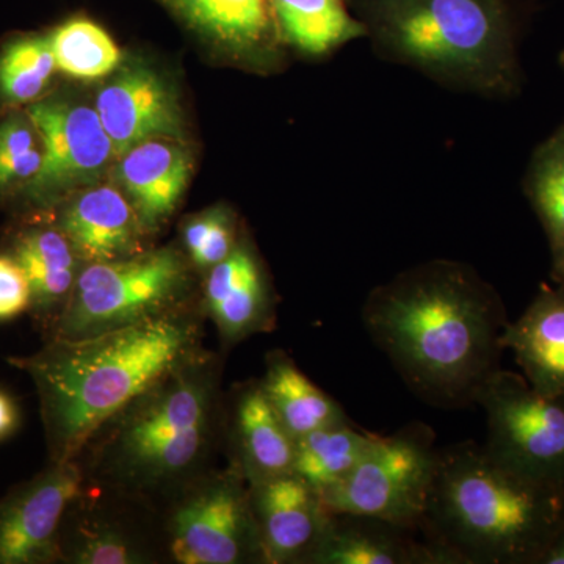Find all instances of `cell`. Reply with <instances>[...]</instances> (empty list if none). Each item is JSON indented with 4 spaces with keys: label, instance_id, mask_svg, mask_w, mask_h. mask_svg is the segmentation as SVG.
Listing matches in <instances>:
<instances>
[{
    "label": "cell",
    "instance_id": "cell-21",
    "mask_svg": "<svg viewBox=\"0 0 564 564\" xmlns=\"http://www.w3.org/2000/svg\"><path fill=\"white\" fill-rule=\"evenodd\" d=\"M281 43L307 57L332 55L351 41L367 39L348 0H270Z\"/></svg>",
    "mask_w": 564,
    "mask_h": 564
},
{
    "label": "cell",
    "instance_id": "cell-4",
    "mask_svg": "<svg viewBox=\"0 0 564 564\" xmlns=\"http://www.w3.org/2000/svg\"><path fill=\"white\" fill-rule=\"evenodd\" d=\"M564 521V485L497 462L466 441L440 448L421 533L454 564H536Z\"/></svg>",
    "mask_w": 564,
    "mask_h": 564
},
{
    "label": "cell",
    "instance_id": "cell-6",
    "mask_svg": "<svg viewBox=\"0 0 564 564\" xmlns=\"http://www.w3.org/2000/svg\"><path fill=\"white\" fill-rule=\"evenodd\" d=\"M185 289L187 269L173 250L90 263L77 276L54 339H82L174 313Z\"/></svg>",
    "mask_w": 564,
    "mask_h": 564
},
{
    "label": "cell",
    "instance_id": "cell-5",
    "mask_svg": "<svg viewBox=\"0 0 564 564\" xmlns=\"http://www.w3.org/2000/svg\"><path fill=\"white\" fill-rule=\"evenodd\" d=\"M215 402V380L199 358L163 378L99 430L107 433L104 473L122 488L173 484L199 462Z\"/></svg>",
    "mask_w": 564,
    "mask_h": 564
},
{
    "label": "cell",
    "instance_id": "cell-33",
    "mask_svg": "<svg viewBox=\"0 0 564 564\" xmlns=\"http://www.w3.org/2000/svg\"><path fill=\"white\" fill-rule=\"evenodd\" d=\"M18 426V410L13 400L0 392V440H6Z\"/></svg>",
    "mask_w": 564,
    "mask_h": 564
},
{
    "label": "cell",
    "instance_id": "cell-22",
    "mask_svg": "<svg viewBox=\"0 0 564 564\" xmlns=\"http://www.w3.org/2000/svg\"><path fill=\"white\" fill-rule=\"evenodd\" d=\"M261 386L278 417L295 441L348 419L343 406L318 389L284 352L269 355Z\"/></svg>",
    "mask_w": 564,
    "mask_h": 564
},
{
    "label": "cell",
    "instance_id": "cell-10",
    "mask_svg": "<svg viewBox=\"0 0 564 564\" xmlns=\"http://www.w3.org/2000/svg\"><path fill=\"white\" fill-rule=\"evenodd\" d=\"M28 117L43 143V165L24 188L39 202L91 185L111 159L115 148L98 111L63 99H44L29 106Z\"/></svg>",
    "mask_w": 564,
    "mask_h": 564
},
{
    "label": "cell",
    "instance_id": "cell-25",
    "mask_svg": "<svg viewBox=\"0 0 564 564\" xmlns=\"http://www.w3.org/2000/svg\"><path fill=\"white\" fill-rule=\"evenodd\" d=\"M373 434L350 419L315 430L295 441L292 473L322 496L355 469Z\"/></svg>",
    "mask_w": 564,
    "mask_h": 564
},
{
    "label": "cell",
    "instance_id": "cell-32",
    "mask_svg": "<svg viewBox=\"0 0 564 564\" xmlns=\"http://www.w3.org/2000/svg\"><path fill=\"white\" fill-rule=\"evenodd\" d=\"M536 564H564V521L552 534Z\"/></svg>",
    "mask_w": 564,
    "mask_h": 564
},
{
    "label": "cell",
    "instance_id": "cell-1",
    "mask_svg": "<svg viewBox=\"0 0 564 564\" xmlns=\"http://www.w3.org/2000/svg\"><path fill=\"white\" fill-rule=\"evenodd\" d=\"M508 315L500 293L474 267L434 259L377 285L362 325L403 383L441 410L477 403L500 369Z\"/></svg>",
    "mask_w": 564,
    "mask_h": 564
},
{
    "label": "cell",
    "instance_id": "cell-28",
    "mask_svg": "<svg viewBox=\"0 0 564 564\" xmlns=\"http://www.w3.org/2000/svg\"><path fill=\"white\" fill-rule=\"evenodd\" d=\"M43 143L28 113L0 122V193L28 187L43 165Z\"/></svg>",
    "mask_w": 564,
    "mask_h": 564
},
{
    "label": "cell",
    "instance_id": "cell-29",
    "mask_svg": "<svg viewBox=\"0 0 564 564\" xmlns=\"http://www.w3.org/2000/svg\"><path fill=\"white\" fill-rule=\"evenodd\" d=\"M76 530L70 556L85 564H129L139 562L137 545L124 533L101 519H82Z\"/></svg>",
    "mask_w": 564,
    "mask_h": 564
},
{
    "label": "cell",
    "instance_id": "cell-12",
    "mask_svg": "<svg viewBox=\"0 0 564 564\" xmlns=\"http://www.w3.org/2000/svg\"><path fill=\"white\" fill-rule=\"evenodd\" d=\"M95 109L117 158L143 141L180 139L184 131L180 104L172 88L147 66L122 69L101 88Z\"/></svg>",
    "mask_w": 564,
    "mask_h": 564
},
{
    "label": "cell",
    "instance_id": "cell-18",
    "mask_svg": "<svg viewBox=\"0 0 564 564\" xmlns=\"http://www.w3.org/2000/svg\"><path fill=\"white\" fill-rule=\"evenodd\" d=\"M214 43L252 65L278 58L281 39L270 0H163Z\"/></svg>",
    "mask_w": 564,
    "mask_h": 564
},
{
    "label": "cell",
    "instance_id": "cell-9",
    "mask_svg": "<svg viewBox=\"0 0 564 564\" xmlns=\"http://www.w3.org/2000/svg\"><path fill=\"white\" fill-rule=\"evenodd\" d=\"M243 474L218 478L182 503L173 519L172 552L182 564L263 560L261 536Z\"/></svg>",
    "mask_w": 564,
    "mask_h": 564
},
{
    "label": "cell",
    "instance_id": "cell-19",
    "mask_svg": "<svg viewBox=\"0 0 564 564\" xmlns=\"http://www.w3.org/2000/svg\"><path fill=\"white\" fill-rule=\"evenodd\" d=\"M191 173V155L173 139L143 141L121 155L118 177L144 231L169 220L187 188Z\"/></svg>",
    "mask_w": 564,
    "mask_h": 564
},
{
    "label": "cell",
    "instance_id": "cell-8",
    "mask_svg": "<svg viewBox=\"0 0 564 564\" xmlns=\"http://www.w3.org/2000/svg\"><path fill=\"white\" fill-rule=\"evenodd\" d=\"M486 413V451L536 480L564 485V397L534 391L521 373L500 367L477 403Z\"/></svg>",
    "mask_w": 564,
    "mask_h": 564
},
{
    "label": "cell",
    "instance_id": "cell-7",
    "mask_svg": "<svg viewBox=\"0 0 564 564\" xmlns=\"http://www.w3.org/2000/svg\"><path fill=\"white\" fill-rule=\"evenodd\" d=\"M437 456L436 434L426 423H408L391 436L373 434L355 469L322 494L323 507L421 530Z\"/></svg>",
    "mask_w": 564,
    "mask_h": 564
},
{
    "label": "cell",
    "instance_id": "cell-3",
    "mask_svg": "<svg viewBox=\"0 0 564 564\" xmlns=\"http://www.w3.org/2000/svg\"><path fill=\"white\" fill-rule=\"evenodd\" d=\"M375 55L454 91L513 99L524 87L516 0H348Z\"/></svg>",
    "mask_w": 564,
    "mask_h": 564
},
{
    "label": "cell",
    "instance_id": "cell-20",
    "mask_svg": "<svg viewBox=\"0 0 564 564\" xmlns=\"http://www.w3.org/2000/svg\"><path fill=\"white\" fill-rule=\"evenodd\" d=\"M239 469L250 486L291 474L295 440L278 417L261 383L245 386L236 404Z\"/></svg>",
    "mask_w": 564,
    "mask_h": 564
},
{
    "label": "cell",
    "instance_id": "cell-27",
    "mask_svg": "<svg viewBox=\"0 0 564 564\" xmlns=\"http://www.w3.org/2000/svg\"><path fill=\"white\" fill-rule=\"evenodd\" d=\"M54 54L47 36H22L0 54V96L11 104L36 101L54 76Z\"/></svg>",
    "mask_w": 564,
    "mask_h": 564
},
{
    "label": "cell",
    "instance_id": "cell-31",
    "mask_svg": "<svg viewBox=\"0 0 564 564\" xmlns=\"http://www.w3.org/2000/svg\"><path fill=\"white\" fill-rule=\"evenodd\" d=\"M31 304V285L24 270L11 256H0V322L18 317Z\"/></svg>",
    "mask_w": 564,
    "mask_h": 564
},
{
    "label": "cell",
    "instance_id": "cell-30",
    "mask_svg": "<svg viewBox=\"0 0 564 564\" xmlns=\"http://www.w3.org/2000/svg\"><path fill=\"white\" fill-rule=\"evenodd\" d=\"M184 240L193 262L203 269L225 261L237 245L231 217L221 209L207 212L188 223Z\"/></svg>",
    "mask_w": 564,
    "mask_h": 564
},
{
    "label": "cell",
    "instance_id": "cell-13",
    "mask_svg": "<svg viewBox=\"0 0 564 564\" xmlns=\"http://www.w3.org/2000/svg\"><path fill=\"white\" fill-rule=\"evenodd\" d=\"M250 491L263 562L306 563L328 521L321 496L293 473L251 486Z\"/></svg>",
    "mask_w": 564,
    "mask_h": 564
},
{
    "label": "cell",
    "instance_id": "cell-24",
    "mask_svg": "<svg viewBox=\"0 0 564 564\" xmlns=\"http://www.w3.org/2000/svg\"><path fill=\"white\" fill-rule=\"evenodd\" d=\"M31 285L32 304L40 311L65 307L77 276V252L68 237L54 228H36L22 234L14 247Z\"/></svg>",
    "mask_w": 564,
    "mask_h": 564
},
{
    "label": "cell",
    "instance_id": "cell-15",
    "mask_svg": "<svg viewBox=\"0 0 564 564\" xmlns=\"http://www.w3.org/2000/svg\"><path fill=\"white\" fill-rule=\"evenodd\" d=\"M207 310L228 343L270 332L276 323V302L263 263L250 243L212 267L206 282Z\"/></svg>",
    "mask_w": 564,
    "mask_h": 564
},
{
    "label": "cell",
    "instance_id": "cell-23",
    "mask_svg": "<svg viewBox=\"0 0 564 564\" xmlns=\"http://www.w3.org/2000/svg\"><path fill=\"white\" fill-rule=\"evenodd\" d=\"M522 188L547 237L551 280L564 285V122L534 148Z\"/></svg>",
    "mask_w": 564,
    "mask_h": 564
},
{
    "label": "cell",
    "instance_id": "cell-34",
    "mask_svg": "<svg viewBox=\"0 0 564 564\" xmlns=\"http://www.w3.org/2000/svg\"><path fill=\"white\" fill-rule=\"evenodd\" d=\"M558 62L560 66H562V68L564 69V51L562 52V54H560Z\"/></svg>",
    "mask_w": 564,
    "mask_h": 564
},
{
    "label": "cell",
    "instance_id": "cell-16",
    "mask_svg": "<svg viewBox=\"0 0 564 564\" xmlns=\"http://www.w3.org/2000/svg\"><path fill=\"white\" fill-rule=\"evenodd\" d=\"M534 391L564 397V285L543 284L502 339Z\"/></svg>",
    "mask_w": 564,
    "mask_h": 564
},
{
    "label": "cell",
    "instance_id": "cell-14",
    "mask_svg": "<svg viewBox=\"0 0 564 564\" xmlns=\"http://www.w3.org/2000/svg\"><path fill=\"white\" fill-rule=\"evenodd\" d=\"M306 563L454 564L421 530L352 513L328 514L321 540Z\"/></svg>",
    "mask_w": 564,
    "mask_h": 564
},
{
    "label": "cell",
    "instance_id": "cell-2",
    "mask_svg": "<svg viewBox=\"0 0 564 564\" xmlns=\"http://www.w3.org/2000/svg\"><path fill=\"white\" fill-rule=\"evenodd\" d=\"M199 356V325L177 313L11 358L39 392L52 462H69L141 393Z\"/></svg>",
    "mask_w": 564,
    "mask_h": 564
},
{
    "label": "cell",
    "instance_id": "cell-26",
    "mask_svg": "<svg viewBox=\"0 0 564 564\" xmlns=\"http://www.w3.org/2000/svg\"><path fill=\"white\" fill-rule=\"evenodd\" d=\"M57 69L76 79L109 76L121 63V51L101 25L73 18L47 35Z\"/></svg>",
    "mask_w": 564,
    "mask_h": 564
},
{
    "label": "cell",
    "instance_id": "cell-11",
    "mask_svg": "<svg viewBox=\"0 0 564 564\" xmlns=\"http://www.w3.org/2000/svg\"><path fill=\"white\" fill-rule=\"evenodd\" d=\"M82 473L74 459L52 462L0 505V563L47 562L57 552L58 527L80 496Z\"/></svg>",
    "mask_w": 564,
    "mask_h": 564
},
{
    "label": "cell",
    "instance_id": "cell-17",
    "mask_svg": "<svg viewBox=\"0 0 564 564\" xmlns=\"http://www.w3.org/2000/svg\"><path fill=\"white\" fill-rule=\"evenodd\" d=\"M143 229L128 196L111 185H95L70 202L61 231L88 263L113 262L140 254Z\"/></svg>",
    "mask_w": 564,
    "mask_h": 564
}]
</instances>
